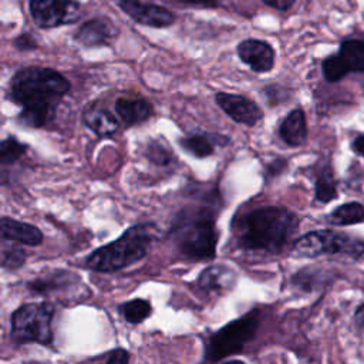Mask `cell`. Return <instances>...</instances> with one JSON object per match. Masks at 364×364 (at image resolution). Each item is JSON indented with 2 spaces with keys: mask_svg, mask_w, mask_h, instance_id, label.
Here are the masks:
<instances>
[{
  "mask_svg": "<svg viewBox=\"0 0 364 364\" xmlns=\"http://www.w3.org/2000/svg\"><path fill=\"white\" fill-rule=\"evenodd\" d=\"M26 257H27V255L21 247H18V246H10V247L3 246L1 247L0 263H1L3 269L16 270V269H18L24 264Z\"/></svg>",
  "mask_w": 364,
  "mask_h": 364,
  "instance_id": "obj_26",
  "label": "cell"
},
{
  "mask_svg": "<svg viewBox=\"0 0 364 364\" xmlns=\"http://www.w3.org/2000/svg\"><path fill=\"white\" fill-rule=\"evenodd\" d=\"M146 156L154 165L161 166V168L169 166L172 164V161L175 159L172 151H169L168 146H165L161 141H155V139L148 144Z\"/></svg>",
  "mask_w": 364,
  "mask_h": 364,
  "instance_id": "obj_25",
  "label": "cell"
},
{
  "mask_svg": "<svg viewBox=\"0 0 364 364\" xmlns=\"http://www.w3.org/2000/svg\"><path fill=\"white\" fill-rule=\"evenodd\" d=\"M28 11L40 28H55L78 20L77 0H28Z\"/></svg>",
  "mask_w": 364,
  "mask_h": 364,
  "instance_id": "obj_9",
  "label": "cell"
},
{
  "mask_svg": "<svg viewBox=\"0 0 364 364\" xmlns=\"http://www.w3.org/2000/svg\"><path fill=\"white\" fill-rule=\"evenodd\" d=\"M171 239L182 257L193 262L212 260L218 243L213 208L196 205L181 209L172 223Z\"/></svg>",
  "mask_w": 364,
  "mask_h": 364,
  "instance_id": "obj_3",
  "label": "cell"
},
{
  "mask_svg": "<svg viewBox=\"0 0 364 364\" xmlns=\"http://www.w3.org/2000/svg\"><path fill=\"white\" fill-rule=\"evenodd\" d=\"M27 145L20 142L16 136L10 135L4 138L0 144V162L1 165H11L17 162L26 152H27Z\"/></svg>",
  "mask_w": 364,
  "mask_h": 364,
  "instance_id": "obj_24",
  "label": "cell"
},
{
  "mask_svg": "<svg viewBox=\"0 0 364 364\" xmlns=\"http://www.w3.org/2000/svg\"><path fill=\"white\" fill-rule=\"evenodd\" d=\"M229 142L226 135L210 132H191L179 139V145L185 152L195 158H208L213 155L216 146H223Z\"/></svg>",
  "mask_w": 364,
  "mask_h": 364,
  "instance_id": "obj_16",
  "label": "cell"
},
{
  "mask_svg": "<svg viewBox=\"0 0 364 364\" xmlns=\"http://www.w3.org/2000/svg\"><path fill=\"white\" fill-rule=\"evenodd\" d=\"M334 253H344L357 259L364 253V242L346 233L324 229L303 235L291 247V256L294 257H317Z\"/></svg>",
  "mask_w": 364,
  "mask_h": 364,
  "instance_id": "obj_7",
  "label": "cell"
},
{
  "mask_svg": "<svg viewBox=\"0 0 364 364\" xmlns=\"http://www.w3.org/2000/svg\"><path fill=\"white\" fill-rule=\"evenodd\" d=\"M351 148H353V151H354L357 155L364 156V134H360V135H357V136L353 139Z\"/></svg>",
  "mask_w": 364,
  "mask_h": 364,
  "instance_id": "obj_32",
  "label": "cell"
},
{
  "mask_svg": "<svg viewBox=\"0 0 364 364\" xmlns=\"http://www.w3.org/2000/svg\"><path fill=\"white\" fill-rule=\"evenodd\" d=\"M354 317H355L357 323H358L360 326H363V327H364V304H361V306L355 310Z\"/></svg>",
  "mask_w": 364,
  "mask_h": 364,
  "instance_id": "obj_33",
  "label": "cell"
},
{
  "mask_svg": "<svg viewBox=\"0 0 364 364\" xmlns=\"http://www.w3.org/2000/svg\"><path fill=\"white\" fill-rule=\"evenodd\" d=\"M314 192L316 199L323 203H327L337 198V182L334 179L331 168L327 166L318 172L314 182Z\"/></svg>",
  "mask_w": 364,
  "mask_h": 364,
  "instance_id": "obj_23",
  "label": "cell"
},
{
  "mask_svg": "<svg viewBox=\"0 0 364 364\" xmlns=\"http://www.w3.org/2000/svg\"><path fill=\"white\" fill-rule=\"evenodd\" d=\"M236 53L255 73H269L274 65V50L267 41L246 38L237 44Z\"/></svg>",
  "mask_w": 364,
  "mask_h": 364,
  "instance_id": "obj_12",
  "label": "cell"
},
{
  "mask_svg": "<svg viewBox=\"0 0 364 364\" xmlns=\"http://www.w3.org/2000/svg\"><path fill=\"white\" fill-rule=\"evenodd\" d=\"M70 81L50 67L30 65L17 70L9 82V98L20 107L18 121L31 128H44L70 92Z\"/></svg>",
  "mask_w": 364,
  "mask_h": 364,
  "instance_id": "obj_1",
  "label": "cell"
},
{
  "mask_svg": "<svg viewBox=\"0 0 364 364\" xmlns=\"http://www.w3.org/2000/svg\"><path fill=\"white\" fill-rule=\"evenodd\" d=\"M364 219V206L360 202H348L336 208L326 220L334 226H347Z\"/></svg>",
  "mask_w": 364,
  "mask_h": 364,
  "instance_id": "obj_21",
  "label": "cell"
},
{
  "mask_svg": "<svg viewBox=\"0 0 364 364\" xmlns=\"http://www.w3.org/2000/svg\"><path fill=\"white\" fill-rule=\"evenodd\" d=\"M259 313V309H253L245 316L212 333L205 341L203 360L215 363L229 355L240 354L246 344L252 341L257 333L260 324Z\"/></svg>",
  "mask_w": 364,
  "mask_h": 364,
  "instance_id": "obj_5",
  "label": "cell"
},
{
  "mask_svg": "<svg viewBox=\"0 0 364 364\" xmlns=\"http://www.w3.org/2000/svg\"><path fill=\"white\" fill-rule=\"evenodd\" d=\"M55 309L51 303H27L10 316V337L16 343H38L50 346L54 334L51 323Z\"/></svg>",
  "mask_w": 364,
  "mask_h": 364,
  "instance_id": "obj_6",
  "label": "cell"
},
{
  "mask_svg": "<svg viewBox=\"0 0 364 364\" xmlns=\"http://www.w3.org/2000/svg\"><path fill=\"white\" fill-rule=\"evenodd\" d=\"M105 363H128L129 361V353L124 348H115L109 351L104 358Z\"/></svg>",
  "mask_w": 364,
  "mask_h": 364,
  "instance_id": "obj_29",
  "label": "cell"
},
{
  "mask_svg": "<svg viewBox=\"0 0 364 364\" xmlns=\"http://www.w3.org/2000/svg\"><path fill=\"white\" fill-rule=\"evenodd\" d=\"M182 4L188 7H205V9H215L218 7V0H181Z\"/></svg>",
  "mask_w": 364,
  "mask_h": 364,
  "instance_id": "obj_31",
  "label": "cell"
},
{
  "mask_svg": "<svg viewBox=\"0 0 364 364\" xmlns=\"http://www.w3.org/2000/svg\"><path fill=\"white\" fill-rule=\"evenodd\" d=\"M318 273L320 272H317L314 269H303L291 277V282L294 286L300 287L301 290L310 291L314 289L316 284H318V282H316V277H318Z\"/></svg>",
  "mask_w": 364,
  "mask_h": 364,
  "instance_id": "obj_27",
  "label": "cell"
},
{
  "mask_svg": "<svg viewBox=\"0 0 364 364\" xmlns=\"http://www.w3.org/2000/svg\"><path fill=\"white\" fill-rule=\"evenodd\" d=\"M154 223H138L128 228L117 240L98 247L85 259V266L94 272L111 273L125 269L144 259L154 239Z\"/></svg>",
  "mask_w": 364,
  "mask_h": 364,
  "instance_id": "obj_4",
  "label": "cell"
},
{
  "mask_svg": "<svg viewBox=\"0 0 364 364\" xmlns=\"http://www.w3.org/2000/svg\"><path fill=\"white\" fill-rule=\"evenodd\" d=\"M262 1L266 6L279 11H287L294 4V0H262Z\"/></svg>",
  "mask_w": 364,
  "mask_h": 364,
  "instance_id": "obj_30",
  "label": "cell"
},
{
  "mask_svg": "<svg viewBox=\"0 0 364 364\" xmlns=\"http://www.w3.org/2000/svg\"><path fill=\"white\" fill-rule=\"evenodd\" d=\"M118 34L117 27L107 18H91L80 26L75 31L74 38L85 47L109 46Z\"/></svg>",
  "mask_w": 364,
  "mask_h": 364,
  "instance_id": "obj_13",
  "label": "cell"
},
{
  "mask_svg": "<svg viewBox=\"0 0 364 364\" xmlns=\"http://www.w3.org/2000/svg\"><path fill=\"white\" fill-rule=\"evenodd\" d=\"M114 111L125 127L142 124L154 115L152 104L144 97H119L114 102Z\"/></svg>",
  "mask_w": 364,
  "mask_h": 364,
  "instance_id": "obj_14",
  "label": "cell"
},
{
  "mask_svg": "<svg viewBox=\"0 0 364 364\" xmlns=\"http://www.w3.org/2000/svg\"><path fill=\"white\" fill-rule=\"evenodd\" d=\"M297 216L284 206L256 208L233 220L239 249L277 253L297 230Z\"/></svg>",
  "mask_w": 364,
  "mask_h": 364,
  "instance_id": "obj_2",
  "label": "cell"
},
{
  "mask_svg": "<svg viewBox=\"0 0 364 364\" xmlns=\"http://www.w3.org/2000/svg\"><path fill=\"white\" fill-rule=\"evenodd\" d=\"M321 71L328 82H337L350 73H364V38H346L337 54L323 60Z\"/></svg>",
  "mask_w": 364,
  "mask_h": 364,
  "instance_id": "obj_8",
  "label": "cell"
},
{
  "mask_svg": "<svg viewBox=\"0 0 364 364\" xmlns=\"http://www.w3.org/2000/svg\"><path fill=\"white\" fill-rule=\"evenodd\" d=\"M279 135L289 146H300L307 139L306 115L301 108L291 109L279 127Z\"/></svg>",
  "mask_w": 364,
  "mask_h": 364,
  "instance_id": "obj_18",
  "label": "cell"
},
{
  "mask_svg": "<svg viewBox=\"0 0 364 364\" xmlns=\"http://www.w3.org/2000/svg\"><path fill=\"white\" fill-rule=\"evenodd\" d=\"M78 282H80V277L73 274L71 272L57 270V272L43 274V276L28 282L27 289L33 294L50 296V294L57 293L63 289H67L68 286H73L74 283H78Z\"/></svg>",
  "mask_w": 364,
  "mask_h": 364,
  "instance_id": "obj_17",
  "label": "cell"
},
{
  "mask_svg": "<svg viewBox=\"0 0 364 364\" xmlns=\"http://www.w3.org/2000/svg\"><path fill=\"white\" fill-rule=\"evenodd\" d=\"M236 273L225 264H210L198 277V286L203 291H222L235 284Z\"/></svg>",
  "mask_w": 364,
  "mask_h": 364,
  "instance_id": "obj_19",
  "label": "cell"
},
{
  "mask_svg": "<svg viewBox=\"0 0 364 364\" xmlns=\"http://www.w3.org/2000/svg\"><path fill=\"white\" fill-rule=\"evenodd\" d=\"M215 101L218 107L237 124L253 127L263 118L260 107L245 95L219 91L215 94Z\"/></svg>",
  "mask_w": 364,
  "mask_h": 364,
  "instance_id": "obj_11",
  "label": "cell"
},
{
  "mask_svg": "<svg viewBox=\"0 0 364 364\" xmlns=\"http://www.w3.org/2000/svg\"><path fill=\"white\" fill-rule=\"evenodd\" d=\"M119 9L138 24L162 28L175 23V14L158 4L142 0H119Z\"/></svg>",
  "mask_w": 364,
  "mask_h": 364,
  "instance_id": "obj_10",
  "label": "cell"
},
{
  "mask_svg": "<svg viewBox=\"0 0 364 364\" xmlns=\"http://www.w3.org/2000/svg\"><path fill=\"white\" fill-rule=\"evenodd\" d=\"M82 121L98 136H109L119 129V122L115 115L100 107L85 109L82 114Z\"/></svg>",
  "mask_w": 364,
  "mask_h": 364,
  "instance_id": "obj_20",
  "label": "cell"
},
{
  "mask_svg": "<svg viewBox=\"0 0 364 364\" xmlns=\"http://www.w3.org/2000/svg\"><path fill=\"white\" fill-rule=\"evenodd\" d=\"M118 311L125 321L131 324H139L151 316L152 306L145 299H132L119 304Z\"/></svg>",
  "mask_w": 364,
  "mask_h": 364,
  "instance_id": "obj_22",
  "label": "cell"
},
{
  "mask_svg": "<svg viewBox=\"0 0 364 364\" xmlns=\"http://www.w3.org/2000/svg\"><path fill=\"white\" fill-rule=\"evenodd\" d=\"M13 44H14V47L18 48L20 51H28V50L37 48V41H36V38H34L33 36L27 34V33H23V34H20L18 37H16L14 41H13Z\"/></svg>",
  "mask_w": 364,
  "mask_h": 364,
  "instance_id": "obj_28",
  "label": "cell"
},
{
  "mask_svg": "<svg viewBox=\"0 0 364 364\" xmlns=\"http://www.w3.org/2000/svg\"><path fill=\"white\" fill-rule=\"evenodd\" d=\"M0 236L4 242H17L26 246H38L44 239L43 232L37 226L9 216H1L0 219Z\"/></svg>",
  "mask_w": 364,
  "mask_h": 364,
  "instance_id": "obj_15",
  "label": "cell"
}]
</instances>
